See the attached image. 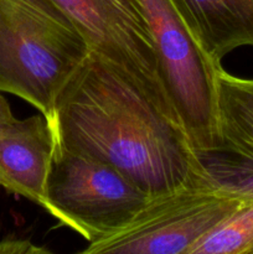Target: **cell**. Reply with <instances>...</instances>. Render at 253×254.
I'll list each match as a JSON object with an SVG mask.
<instances>
[{
    "label": "cell",
    "mask_w": 253,
    "mask_h": 254,
    "mask_svg": "<svg viewBox=\"0 0 253 254\" xmlns=\"http://www.w3.org/2000/svg\"><path fill=\"white\" fill-rule=\"evenodd\" d=\"M0 186H1V183H0Z\"/></svg>",
    "instance_id": "cell-13"
},
{
    "label": "cell",
    "mask_w": 253,
    "mask_h": 254,
    "mask_svg": "<svg viewBox=\"0 0 253 254\" xmlns=\"http://www.w3.org/2000/svg\"><path fill=\"white\" fill-rule=\"evenodd\" d=\"M153 39L161 76L196 151L220 148L217 76L222 68L206 50L180 0H135Z\"/></svg>",
    "instance_id": "cell-3"
},
{
    "label": "cell",
    "mask_w": 253,
    "mask_h": 254,
    "mask_svg": "<svg viewBox=\"0 0 253 254\" xmlns=\"http://www.w3.org/2000/svg\"><path fill=\"white\" fill-rule=\"evenodd\" d=\"M217 121L221 145L253 155V78L221 68L217 76Z\"/></svg>",
    "instance_id": "cell-9"
},
{
    "label": "cell",
    "mask_w": 253,
    "mask_h": 254,
    "mask_svg": "<svg viewBox=\"0 0 253 254\" xmlns=\"http://www.w3.org/2000/svg\"><path fill=\"white\" fill-rule=\"evenodd\" d=\"M1 93L2 92H0V128H4L16 121V118L12 114L9 102Z\"/></svg>",
    "instance_id": "cell-12"
},
{
    "label": "cell",
    "mask_w": 253,
    "mask_h": 254,
    "mask_svg": "<svg viewBox=\"0 0 253 254\" xmlns=\"http://www.w3.org/2000/svg\"><path fill=\"white\" fill-rule=\"evenodd\" d=\"M150 198L109 164L56 146L46 212L88 243L124 227Z\"/></svg>",
    "instance_id": "cell-4"
},
{
    "label": "cell",
    "mask_w": 253,
    "mask_h": 254,
    "mask_svg": "<svg viewBox=\"0 0 253 254\" xmlns=\"http://www.w3.org/2000/svg\"><path fill=\"white\" fill-rule=\"evenodd\" d=\"M245 198L206 180L151 197L124 227L88 243L83 254H190Z\"/></svg>",
    "instance_id": "cell-5"
},
{
    "label": "cell",
    "mask_w": 253,
    "mask_h": 254,
    "mask_svg": "<svg viewBox=\"0 0 253 254\" xmlns=\"http://www.w3.org/2000/svg\"><path fill=\"white\" fill-rule=\"evenodd\" d=\"M73 22L91 52L179 118L168 93L153 39L135 0H52ZM180 119V118H179Z\"/></svg>",
    "instance_id": "cell-6"
},
{
    "label": "cell",
    "mask_w": 253,
    "mask_h": 254,
    "mask_svg": "<svg viewBox=\"0 0 253 254\" xmlns=\"http://www.w3.org/2000/svg\"><path fill=\"white\" fill-rule=\"evenodd\" d=\"M211 185L230 195L253 200V155L235 149L197 151Z\"/></svg>",
    "instance_id": "cell-10"
},
{
    "label": "cell",
    "mask_w": 253,
    "mask_h": 254,
    "mask_svg": "<svg viewBox=\"0 0 253 254\" xmlns=\"http://www.w3.org/2000/svg\"><path fill=\"white\" fill-rule=\"evenodd\" d=\"M91 52L52 0H0V92L54 124L60 93Z\"/></svg>",
    "instance_id": "cell-2"
},
{
    "label": "cell",
    "mask_w": 253,
    "mask_h": 254,
    "mask_svg": "<svg viewBox=\"0 0 253 254\" xmlns=\"http://www.w3.org/2000/svg\"><path fill=\"white\" fill-rule=\"evenodd\" d=\"M51 127L56 146L109 164L149 197L207 179L180 119L94 52L60 93Z\"/></svg>",
    "instance_id": "cell-1"
},
{
    "label": "cell",
    "mask_w": 253,
    "mask_h": 254,
    "mask_svg": "<svg viewBox=\"0 0 253 254\" xmlns=\"http://www.w3.org/2000/svg\"><path fill=\"white\" fill-rule=\"evenodd\" d=\"M50 251L29 240L5 238L0 241V254H47Z\"/></svg>",
    "instance_id": "cell-11"
},
{
    "label": "cell",
    "mask_w": 253,
    "mask_h": 254,
    "mask_svg": "<svg viewBox=\"0 0 253 254\" xmlns=\"http://www.w3.org/2000/svg\"><path fill=\"white\" fill-rule=\"evenodd\" d=\"M208 54L221 62L240 47H253V0H180Z\"/></svg>",
    "instance_id": "cell-8"
},
{
    "label": "cell",
    "mask_w": 253,
    "mask_h": 254,
    "mask_svg": "<svg viewBox=\"0 0 253 254\" xmlns=\"http://www.w3.org/2000/svg\"><path fill=\"white\" fill-rule=\"evenodd\" d=\"M55 153V133L41 113L0 128L1 186L47 211V180Z\"/></svg>",
    "instance_id": "cell-7"
}]
</instances>
